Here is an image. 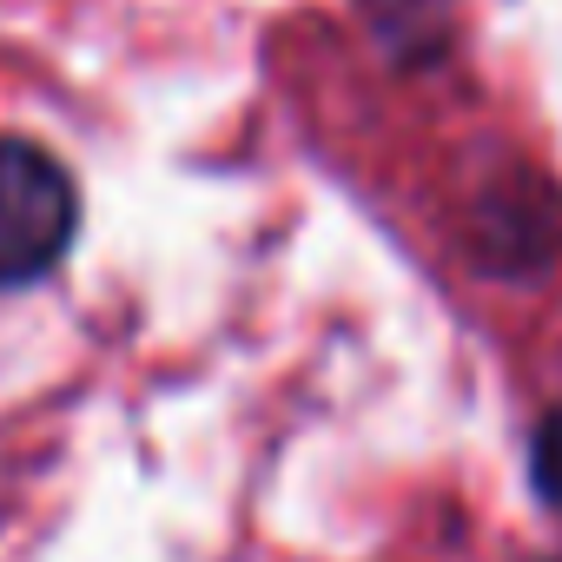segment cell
I'll return each instance as SVG.
<instances>
[{"label": "cell", "mask_w": 562, "mask_h": 562, "mask_svg": "<svg viewBox=\"0 0 562 562\" xmlns=\"http://www.w3.org/2000/svg\"><path fill=\"white\" fill-rule=\"evenodd\" d=\"M74 218L67 166L27 139H0V285L41 278L74 245Z\"/></svg>", "instance_id": "cell-1"}, {"label": "cell", "mask_w": 562, "mask_h": 562, "mask_svg": "<svg viewBox=\"0 0 562 562\" xmlns=\"http://www.w3.org/2000/svg\"><path fill=\"white\" fill-rule=\"evenodd\" d=\"M536 490L562 509V411L536 430Z\"/></svg>", "instance_id": "cell-2"}]
</instances>
